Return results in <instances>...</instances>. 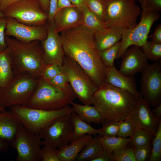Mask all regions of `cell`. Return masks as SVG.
<instances>
[{
	"instance_id": "83f0119b",
	"label": "cell",
	"mask_w": 161,
	"mask_h": 161,
	"mask_svg": "<svg viewBox=\"0 0 161 161\" xmlns=\"http://www.w3.org/2000/svg\"><path fill=\"white\" fill-rule=\"evenodd\" d=\"M103 150L113 154L127 146L131 145L130 137H116L98 136Z\"/></svg>"
},
{
	"instance_id": "5b68a950",
	"label": "cell",
	"mask_w": 161,
	"mask_h": 161,
	"mask_svg": "<svg viewBox=\"0 0 161 161\" xmlns=\"http://www.w3.org/2000/svg\"><path fill=\"white\" fill-rule=\"evenodd\" d=\"M39 80L27 73L15 75L5 86L0 89V108L5 109L15 106H26Z\"/></svg>"
},
{
	"instance_id": "d4e9b609",
	"label": "cell",
	"mask_w": 161,
	"mask_h": 161,
	"mask_svg": "<svg viewBox=\"0 0 161 161\" xmlns=\"http://www.w3.org/2000/svg\"><path fill=\"white\" fill-rule=\"evenodd\" d=\"M83 24L94 34H102L106 32L109 28L92 13L84 4L81 7Z\"/></svg>"
},
{
	"instance_id": "30bf717a",
	"label": "cell",
	"mask_w": 161,
	"mask_h": 161,
	"mask_svg": "<svg viewBox=\"0 0 161 161\" xmlns=\"http://www.w3.org/2000/svg\"><path fill=\"white\" fill-rule=\"evenodd\" d=\"M5 17L13 18L29 25H46L48 13L43 10L38 0H22L9 5L3 12Z\"/></svg>"
},
{
	"instance_id": "816d5d0a",
	"label": "cell",
	"mask_w": 161,
	"mask_h": 161,
	"mask_svg": "<svg viewBox=\"0 0 161 161\" xmlns=\"http://www.w3.org/2000/svg\"><path fill=\"white\" fill-rule=\"evenodd\" d=\"M71 3L74 5L81 8L84 3L83 0H69Z\"/></svg>"
},
{
	"instance_id": "cb8c5ba5",
	"label": "cell",
	"mask_w": 161,
	"mask_h": 161,
	"mask_svg": "<svg viewBox=\"0 0 161 161\" xmlns=\"http://www.w3.org/2000/svg\"><path fill=\"white\" fill-rule=\"evenodd\" d=\"M13 60L12 52L8 47L0 52V89L5 86L14 76Z\"/></svg>"
},
{
	"instance_id": "484cf974",
	"label": "cell",
	"mask_w": 161,
	"mask_h": 161,
	"mask_svg": "<svg viewBox=\"0 0 161 161\" xmlns=\"http://www.w3.org/2000/svg\"><path fill=\"white\" fill-rule=\"evenodd\" d=\"M103 150L98 137H92L78 155L75 161H91L97 157Z\"/></svg>"
},
{
	"instance_id": "e575fe53",
	"label": "cell",
	"mask_w": 161,
	"mask_h": 161,
	"mask_svg": "<svg viewBox=\"0 0 161 161\" xmlns=\"http://www.w3.org/2000/svg\"><path fill=\"white\" fill-rule=\"evenodd\" d=\"M112 154L113 161H136L134 146L132 145L114 152Z\"/></svg>"
},
{
	"instance_id": "681fc988",
	"label": "cell",
	"mask_w": 161,
	"mask_h": 161,
	"mask_svg": "<svg viewBox=\"0 0 161 161\" xmlns=\"http://www.w3.org/2000/svg\"><path fill=\"white\" fill-rule=\"evenodd\" d=\"M43 10L46 13H48L49 8V0H38Z\"/></svg>"
},
{
	"instance_id": "ee69618b",
	"label": "cell",
	"mask_w": 161,
	"mask_h": 161,
	"mask_svg": "<svg viewBox=\"0 0 161 161\" xmlns=\"http://www.w3.org/2000/svg\"><path fill=\"white\" fill-rule=\"evenodd\" d=\"M91 161H113V154L103 150L97 157Z\"/></svg>"
},
{
	"instance_id": "836d02e7",
	"label": "cell",
	"mask_w": 161,
	"mask_h": 161,
	"mask_svg": "<svg viewBox=\"0 0 161 161\" xmlns=\"http://www.w3.org/2000/svg\"><path fill=\"white\" fill-rule=\"evenodd\" d=\"M152 149L149 161L161 160V123L151 143Z\"/></svg>"
},
{
	"instance_id": "7402d4cb",
	"label": "cell",
	"mask_w": 161,
	"mask_h": 161,
	"mask_svg": "<svg viewBox=\"0 0 161 161\" xmlns=\"http://www.w3.org/2000/svg\"><path fill=\"white\" fill-rule=\"evenodd\" d=\"M121 27L109 28L105 32L94 34L97 47L99 51L109 48L121 39L123 30Z\"/></svg>"
},
{
	"instance_id": "d6a6232c",
	"label": "cell",
	"mask_w": 161,
	"mask_h": 161,
	"mask_svg": "<svg viewBox=\"0 0 161 161\" xmlns=\"http://www.w3.org/2000/svg\"><path fill=\"white\" fill-rule=\"evenodd\" d=\"M103 127L98 134L99 136H117L119 130V121L114 120H104L102 123Z\"/></svg>"
},
{
	"instance_id": "ac0fdd59",
	"label": "cell",
	"mask_w": 161,
	"mask_h": 161,
	"mask_svg": "<svg viewBox=\"0 0 161 161\" xmlns=\"http://www.w3.org/2000/svg\"><path fill=\"white\" fill-rule=\"evenodd\" d=\"M53 20L58 33L80 26L83 24L81 8L74 6L61 9L57 11Z\"/></svg>"
},
{
	"instance_id": "e0dca14e",
	"label": "cell",
	"mask_w": 161,
	"mask_h": 161,
	"mask_svg": "<svg viewBox=\"0 0 161 161\" xmlns=\"http://www.w3.org/2000/svg\"><path fill=\"white\" fill-rule=\"evenodd\" d=\"M121 57L122 60L119 71L126 76H134L137 73L142 72L148 64V59L139 46H131Z\"/></svg>"
},
{
	"instance_id": "9f6ffc18",
	"label": "cell",
	"mask_w": 161,
	"mask_h": 161,
	"mask_svg": "<svg viewBox=\"0 0 161 161\" xmlns=\"http://www.w3.org/2000/svg\"><path fill=\"white\" fill-rule=\"evenodd\" d=\"M5 109H2L1 108H0V110L1 111H3L4 110H5Z\"/></svg>"
},
{
	"instance_id": "bcb514c9",
	"label": "cell",
	"mask_w": 161,
	"mask_h": 161,
	"mask_svg": "<svg viewBox=\"0 0 161 161\" xmlns=\"http://www.w3.org/2000/svg\"><path fill=\"white\" fill-rule=\"evenodd\" d=\"M74 6H75L73 5L69 0H58L57 11L63 8Z\"/></svg>"
},
{
	"instance_id": "ffe728a7",
	"label": "cell",
	"mask_w": 161,
	"mask_h": 161,
	"mask_svg": "<svg viewBox=\"0 0 161 161\" xmlns=\"http://www.w3.org/2000/svg\"><path fill=\"white\" fill-rule=\"evenodd\" d=\"M21 123L10 111L0 110V138L10 143Z\"/></svg>"
},
{
	"instance_id": "7a4b0ae2",
	"label": "cell",
	"mask_w": 161,
	"mask_h": 161,
	"mask_svg": "<svg viewBox=\"0 0 161 161\" xmlns=\"http://www.w3.org/2000/svg\"><path fill=\"white\" fill-rule=\"evenodd\" d=\"M138 98L131 93L105 83L95 93L92 103L104 120L126 119Z\"/></svg>"
},
{
	"instance_id": "f907efd6",
	"label": "cell",
	"mask_w": 161,
	"mask_h": 161,
	"mask_svg": "<svg viewBox=\"0 0 161 161\" xmlns=\"http://www.w3.org/2000/svg\"><path fill=\"white\" fill-rule=\"evenodd\" d=\"M151 111L156 117L161 119V104L154 108Z\"/></svg>"
},
{
	"instance_id": "7dc6e473",
	"label": "cell",
	"mask_w": 161,
	"mask_h": 161,
	"mask_svg": "<svg viewBox=\"0 0 161 161\" xmlns=\"http://www.w3.org/2000/svg\"><path fill=\"white\" fill-rule=\"evenodd\" d=\"M22 0H0V11L3 13L10 4Z\"/></svg>"
},
{
	"instance_id": "9a60e30c",
	"label": "cell",
	"mask_w": 161,
	"mask_h": 161,
	"mask_svg": "<svg viewBox=\"0 0 161 161\" xmlns=\"http://www.w3.org/2000/svg\"><path fill=\"white\" fill-rule=\"evenodd\" d=\"M150 107L145 100L143 97L140 98L126 118L130 121L135 128L154 135L161 123V119H159L155 116Z\"/></svg>"
},
{
	"instance_id": "d6986e66",
	"label": "cell",
	"mask_w": 161,
	"mask_h": 161,
	"mask_svg": "<svg viewBox=\"0 0 161 161\" xmlns=\"http://www.w3.org/2000/svg\"><path fill=\"white\" fill-rule=\"evenodd\" d=\"M128 91L138 98L143 97L137 90L134 76H126L118 70L114 66L106 67L105 83Z\"/></svg>"
},
{
	"instance_id": "60d3db41",
	"label": "cell",
	"mask_w": 161,
	"mask_h": 161,
	"mask_svg": "<svg viewBox=\"0 0 161 161\" xmlns=\"http://www.w3.org/2000/svg\"><path fill=\"white\" fill-rule=\"evenodd\" d=\"M6 25L5 17H0V52L4 50L7 47L5 40Z\"/></svg>"
},
{
	"instance_id": "44dd1931",
	"label": "cell",
	"mask_w": 161,
	"mask_h": 161,
	"mask_svg": "<svg viewBox=\"0 0 161 161\" xmlns=\"http://www.w3.org/2000/svg\"><path fill=\"white\" fill-rule=\"evenodd\" d=\"M92 137L91 135L85 134L58 149V155L60 161L75 160L78 155Z\"/></svg>"
},
{
	"instance_id": "7c38bea8",
	"label": "cell",
	"mask_w": 161,
	"mask_h": 161,
	"mask_svg": "<svg viewBox=\"0 0 161 161\" xmlns=\"http://www.w3.org/2000/svg\"><path fill=\"white\" fill-rule=\"evenodd\" d=\"M10 144L16 150L17 161H42L41 138L38 134L29 131L21 123Z\"/></svg>"
},
{
	"instance_id": "277c9868",
	"label": "cell",
	"mask_w": 161,
	"mask_h": 161,
	"mask_svg": "<svg viewBox=\"0 0 161 161\" xmlns=\"http://www.w3.org/2000/svg\"><path fill=\"white\" fill-rule=\"evenodd\" d=\"M76 98L69 83L65 88H60L39 79L26 106L46 110H56L68 106Z\"/></svg>"
},
{
	"instance_id": "3957f363",
	"label": "cell",
	"mask_w": 161,
	"mask_h": 161,
	"mask_svg": "<svg viewBox=\"0 0 161 161\" xmlns=\"http://www.w3.org/2000/svg\"><path fill=\"white\" fill-rule=\"evenodd\" d=\"M5 40L13 55L14 76L27 73L40 79L47 66L41 42L36 40L24 43L7 36H5Z\"/></svg>"
},
{
	"instance_id": "52a82bcc",
	"label": "cell",
	"mask_w": 161,
	"mask_h": 161,
	"mask_svg": "<svg viewBox=\"0 0 161 161\" xmlns=\"http://www.w3.org/2000/svg\"><path fill=\"white\" fill-rule=\"evenodd\" d=\"M59 67L76 97L83 104H92V97L98 88L86 73L76 61L65 55Z\"/></svg>"
},
{
	"instance_id": "d590c367",
	"label": "cell",
	"mask_w": 161,
	"mask_h": 161,
	"mask_svg": "<svg viewBox=\"0 0 161 161\" xmlns=\"http://www.w3.org/2000/svg\"><path fill=\"white\" fill-rule=\"evenodd\" d=\"M58 150L47 145H43L41 148L42 161H60L58 155Z\"/></svg>"
},
{
	"instance_id": "4316f807",
	"label": "cell",
	"mask_w": 161,
	"mask_h": 161,
	"mask_svg": "<svg viewBox=\"0 0 161 161\" xmlns=\"http://www.w3.org/2000/svg\"><path fill=\"white\" fill-rule=\"evenodd\" d=\"M70 116L74 128L72 141L86 134L95 135L100 130V129L94 128L89 124L81 120L74 112Z\"/></svg>"
},
{
	"instance_id": "f5cc1de1",
	"label": "cell",
	"mask_w": 161,
	"mask_h": 161,
	"mask_svg": "<svg viewBox=\"0 0 161 161\" xmlns=\"http://www.w3.org/2000/svg\"><path fill=\"white\" fill-rule=\"evenodd\" d=\"M146 0H143L142 4H141L142 8L144 7L145 6V4Z\"/></svg>"
},
{
	"instance_id": "8992f818",
	"label": "cell",
	"mask_w": 161,
	"mask_h": 161,
	"mask_svg": "<svg viewBox=\"0 0 161 161\" xmlns=\"http://www.w3.org/2000/svg\"><path fill=\"white\" fill-rule=\"evenodd\" d=\"M10 111L28 131L38 134L43 128L57 118L71 114L73 112L68 106L59 109L46 110L26 106L17 105L10 107Z\"/></svg>"
},
{
	"instance_id": "1f68e13d",
	"label": "cell",
	"mask_w": 161,
	"mask_h": 161,
	"mask_svg": "<svg viewBox=\"0 0 161 161\" xmlns=\"http://www.w3.org/2000/svg\"><path fill=\"white\" fill-rule=\"evenodd\" d=\"M83 1L89 10L105 23L106 21L105 2L101 0H83Z\"/></svg>"
},
{
	"instance_id": "5bb4252c",
	"label": "cell",
	"mask_w": 161,
	"mask_h": 161,
	"mask_svg": "<svg viewBox=\"0 0 161 161\" xmlns=\"http://www.w3.org/2000/svg\"><path fill=\"white\" fill-rule=\"evenodd\" d=\"M5 17L6 36H13L18 41L26 43L36 40L41 42L47 37L48 30L46 24L29 25L21 23L13 18Z\"/></svg>"
},
{
	"instance_id": "4dcf8cb0",
	"label": "cell",
	"mask_w": 161,
	"mask_h": 161,
	"mask_svg": "<svg viewBox=\"0 0 161 161\" xmlns=\"http://www.w3.org/2000/svg\"><path fill=\"white\" fill-rule=\"evenodd\" d=\"M154 135L139 129L135 128L130 137L131 144L135 147L141 146L151 144Z\"/></svg>"
},
{
	"instance_id": "74e56055",
	"label": "cell",
	"mask_w": 161,
	"mask_h": 161,
	"mask_svg": "<svg viewBox=\"0 0 161 161\" xmlns=\"http://www.w3.org/2000/svg\"><path fill=\"white\" fill-rule=\"evenodd\" d=\"M134 148L136 161L149 160L151 152V144L141 146H134Z\"/></svg>"
},
{
	"instance_id": "6da1fadb",
	"label": "cell",
	"mask_w": 161,
	"mask_h": 161,
	"mask_svg": "<svg viewBox=\"0 0 161 161\" xmlns=\"http://www.w3.org/2000/svg\"><path fill=\"white\" fill-rule=\"evenodd\" d=\"M65 55L76 61L99 88L105 83L106 67L100 57L94 33L82 25L61 33Z\"/></svg>"
},
{
	"instance_id": "ab89813d",
	"label": "cell",
	"mask_w": 161,
	"mask_h": 161,
	"mask_svg": "<svg viewBox=\"0 0 161 161\" xmlns=\"http://www.w3.org/2000/svg\"><path fill=\"white\" fill-rule=\"evenodd\" d=\"M47 82L53 85L60 88H65L69 84L66 76L61 72L53 79Z\"/></svg>"
},
{
	"instance_id": "4fadbf2b",
	"label": "cell",
	"mask_w": 161,
	"mask_h": 161,
	"mask_svg": "<svg viewBox=\"0 0 161 161\" xmlns=\"http://www.w3.org/2000/svg\"><path fill=\"white\" fill-rule=\"evenodd\" d=\"M141 72L140 92L150 107L154 108L161 104V61L148 64Z\"/></svg>"
},
{
	"instance_id": "6f0895ef",
	"label": "cell",
	"mask_w": 161,
	"mask_h": 161,
	"mask_svg": "<svg viewBox=\"0 0 161 161\" xmlns=\"http://www.w3.org/2000/svg\"><path fill=\"white\" fill-rule=\"evenodd\" d=\"M101 1H102L104 2H105L106 1V0H101Z\"/></svg>"
},
{
	"instance_id": "f546056e",
	"label": "cell",
	"mask_w": 161,
	"mask_h": 161,
	"mask_svg": "<svg viewBox=\"0 0 161 161\" xmlns=\"http://www.w3.org/2000/svg\"><path fill=\"white\" fill-rule=\"evenodd\" d=\"M121 45V40L112 47L100 51V58L106 67H110L114 66V61L116 59Z\"/></svg>"
},
{
	"instance_id": "7bdbcfd3",
	"label": "cell",
	"mask_w": 161,
	"mask_h": 161,
	"mask_svg": "<svg viewBox=\"0 0 161 161\" xmlns=\"http://www.w3.org/2000/svg\"><path fill=\"white\" fill-rule=\"evenodd\" d=\"M58 1V0H49L48 21L53 19L55 15L57 12Z\"/></svg>"
},
{
	"instance_id": "8fae6325",
	"label": "cell",
	"mask_w": 161,
	"mask_h": 161,
	"mask_svg": "<svg viewBox=\"0 0 161 161\" xmlns=\"http://www.w3.org/2000/svg\"><path fill=\"white\" fill-rule=\"evenodd\" d=\"M74 126L70 114L60 117L43 128L38 135L42 145H47L60 149L72 141Z\"/></svg>"
},
{
	"instance_id": "11a10c76",
	"label": "cell",
	"mask_w": 161,
	"mask_h": 161,
	"mask_svg": "<svg viewBox=\"0 0 161 161\" xmlns=\"http://www.w3.org/2000/svg\"><path fill=\"white\" fill-rule=\"evenodd\" d=\"M139 2L142 4L143 3V0H138Z\"/></svg>"
},
{
	"instance_id": "f6af8a7d",
	"label": "cell",
	"mask_w": 161,
	"mask_h": 161,
	"mask_svg": "<svg viewBox=\"0 0 161 161\" xmlns=\"http://www.w3.org/2000/svg\"><path fill=\"white\" fill-rule=\"evenodd\" d=\"M153 41L161 43V24H159L156 28L153 33L149 36Z\"/></svg>"
},
{
	"instance_id": "ba28073f",
	"label": "cell",
	"mask_w": 161,
	"mask_h": 161,
	"mask_svg": "<svg viewBox=\"0 0 161 161\" xmlns=\"http://www.w3.org/2000/svg\"><path fill=\"white\" fill-rule=\"evenodd\" d=\"M105 4V24L108 28L119 26L130 29L137 25L141 11L134 0H106Z\"/></svg>"
},
{
	"instance_id": "f1b7e54d",
	"label": "cell",
	"mask_w": 161,
	"mask_h": 161,
	"mask_svg": "<svg viewBox=\"0 0 161 161\" xmlns=\"http://www.w3.org/2000/svg\"><path fill=\"white\" fill-rule=\"evenodd\" d=\"M141 49L148 60L157 61L161 58V43L147 41Z\"/></svg>"
},
{
	"instance_id": "f35d334b",
	"label": "cell",
	"mask_w": 161,
	"mask_h": 161,
	"mask_svg": "<svg viewBox=\"0 0 161 161\" xmlns=\"http://www.w3.org/2000/svg\"><path fill=\"white\" fill-rule=\"evenodd\" d=\"M60 72L59 66L56 64L47 65L42 72L40 79L48 81Z\"/></svg>"
},
{
	"instance_id": "9c48e42d",
	"label": "cell",
	"mask_w": 161,
	"mask_h": 161,
	"mask_svg": "<svg viewBox=\"0 0 161 161\" xmlns=\"http://www.w3.org/2000/svg\"><path fill=\"white\" fill-rule=\"evenodd\" d=\"M142 9L141 19L139 23L131 29H123L121 45L116 59L121 57L130 46L136 45L141 47L144 44L147 40L152 24L160 19V15L158 11L146 7Z\"/></svg>"
},
{
	"instance_id": "2e32d148",
	"label": "cell",
	"mask_w": 161,
	"mask_h": 161,
	"mask_svg": "<svg viewBox=\"0 0 161 161\" xmlns=\"http://www.w3.org/2000/svg\"><path fill=\"white\" fill-rule=\"evenodd\" d=\"M46 25L47 35L44 40L41 42L45 62L47 65L60 66L65 55L60 35L55 31L53 19L48 21Z\"/></svg>"
},
{
	"instance_id": "db71d44e",
	"label": "cell",
	"mask_w": 161,
	"mask_h": 161,
	"mask_svg": "<svg viewBox=\"0 0 161 161\" xmlns=\"http://www.w3.org/2000/svg\"><path fill=\"white\" fill-rule=\"evenodd\" d=\"M5 17L4 14L0 11V17Z\"/></svg>"
},
{
	"instance_id": "c3c4849f",
	"label": "cell",
	"mask_w": 161,
	"mask_h": 161,
	"mask_svg": "<svg viewBox=\"0 0 161 161\" xmlns=\"http://www.w3.org/2000/svg\"><path fill=\"white\" fill-rule=\"evenodd\" d=\"M10 144L9 142L0 138V151L6 152Z\"/></svg>"
},
{
	"instance_id": "603a6c76",
	"label": "cell",
	"mask_w": 161,
	"mask_h": 161,
	"mask_svg": "<svg viewBox=\"0 0 161 161\" xmlns=\"http://www.w3.org/2000/svg\"><path fill=\"white\" fill-rule=\"evenodd\" d=\"M73 112H75L79 118L83 121L90 124L93 123H102L104 120L96 108L91 105H82L74 103H71Z\"/></svg>"
},
{
	"instance_id": "8d00e7d4",
	"label": "cell",
	"mask_w": 161,
	"mask_h": 161,
	"mask_svg": "<svg viewBox=\"0 0 161 161\" xmlns=\"http://www.w3.org/2000/svg\"><path fill=\"white\" fill-rule=\"evenodd\" d=\"M135 127L128 119L119 121V130L117 137L123 138L131 137L133 134Z\"/></svg>"
},
{
	"instance_id": "b9f144b4",
	"label": "cell",
	"mask_w": 161,
	"mask_h": 161,
	"mask_svg": "<svg viewBox=\"0 0 161 161\" xmlns=\"http://www.w3.org/2000/svg\"><path fill=\"white\" fill-rule=\"evenodd\" d=\"M144 7L151 10L161 11V0H146Z\"/></svg>"
}]
</instances>
